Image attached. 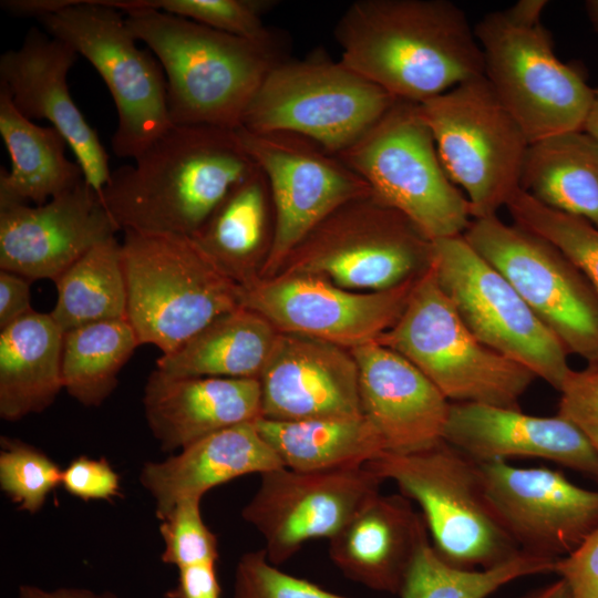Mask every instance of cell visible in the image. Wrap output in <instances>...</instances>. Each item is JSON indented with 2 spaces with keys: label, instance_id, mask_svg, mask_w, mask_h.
Masks as SVG:
<instances>
[{
  "label": "cell",
  "instance_id": "cell-1",
  "mask_svg": "<svg viewBox=\"0 0 598 598\" xmlns=\"http://www.w3.org/2000/svg\"><path fill=\"white\" fill-rule=\"evenodd\" d=\"M334 37L339 60L396 100L422 103L484 75L474 28L447 0H357Z\"/></svg>",
  "mask_w": 598,
  "mask_h": 598
},
{
  "label": "cell",
  "instance_id": "cell-2",
  "mask_svg": "<svg viewBox=\"0 0 598 598\" xmlns=\"http://www.w3.org/2000/svg\"><path fill=\"white\" fill-rule=\"evenodd\" d=\"M112 171L101 200L120 230L194 237L257 165L236 130L173 125Z\"/></svg>",
  "mask_w": 598,
  "mask_h": 598
},
{
  "label": "cell",
  "instance_id": "cell-3",
  "mask_svg": "<svg viewBox=\"0 0 598 598\" xmlns=\"http://www.w3.org/2000/svg\"><path fill=\"white\" fill-rule=\"evenodd\" d=\"M125 21L165 73L174 125L239 128L267 73L288 59L281 38L252 42L151 9L125 12Z\"/></svg>",
  "mask_w": 598,
  "mask_h": 598
},
{
  "label": "cell",
  "instance_id": "cell-4",
  "mask_svg": "<svg viewBox=\"0 0 598 598\" xmlns=\"http://www.w3.org/2000/svg\"><path fill=\"white\" fill-rule=\"evenodd\" d=\"M7 9L14 17L35 18L97 71L116 107L115 156L134 159L174 125L163 69L136 45L123 11L104 0H10Z\"/></svg>",
  "mask_w": 598,
  "mask_h": 598
},
{
  "label": "cell",
  "instance_id": "cell-5",
  "mask_svg": "<svg viewBox=\"0 0 598 598\" xmlns=\"http://www.w3.org/2000/svg\"><path fill=\"white\" fill-rule=\"evenodd\" d=\"M121 252L126 318L140 343L162 354L241 307L243 287L194 237L124 231Z\"/></svg>",
  "mask_w": 598,
  "mask_h": 598
},
{
  "label": "cell",
  "instance_id": "cell-6",
  "mask_svg": "<svg viewBox=\"0 0 598 598\" xmlns=\"http://www.w3.org/2000/svg\"><path fill=\"white\" fill-rule=\"evenodd\" d=\"M365 466L419 505L434 549L448 564L491 568L522 551L488 498L478 462L443 439L384 451Z\"/></svg>",
  "mask_w": 598,
  "mask_h": 598
},
{
  "label": "cell",
  "instance_id": "cell-7",
  "mask_svg": "<svg viewBox=\"0 0 598 598\" xmlns=\"http://www.w3.org/2000/svg\"><path fill=\"white\" fill-rule=\"evenodd\" d=\"M377 342L413 363L453 402L520 409L519 399L536 379L470 330L431 265L415 280L398 321Z\"/></svg>",
  "mask_w": 598,
  "mask_h": 598
},
{
  "label": "cell",
  "instance_id": "cell-8",
  "mask_svg": "<svg viewBox=\"0 0 598 598\" xmlns=\"http://www.w3.org/2000/svg\"><path fill=\"white\" fill-rule=\"evenodd\" d=\"M336 156L377 199L406 216L431 241L467 229L468 200L447 176L419 103L396 100Z\"/></svg>",
  "mask_w": 598,
  "mask_h": 598
},
{
  "label": "cell",
  "instance_id": "cell-9",
  "mask_svg": "<svg viewBox=\"0 0 598 598\" xmlns=\"http://www.w3.org/2000/svg\"><path fill=\"white\" fill-rule=\"evenodd\" d=\"M395 101L340 60L317 50L301 60L288 58L267 73L240 127L256 133L296 134L337 155Z\"/></svg>",
  "mask_w": 598,
  "mask_h": 598
},
{
  "label": "cell",
  "instance_id": "cell-10",
  "mask_svg": "<svg viewBox=\"0 0 598 598\" xmlns=\"http://www.w3.org/2000/svg\"><path fill=\"white\" fill-rule=\"evenodd\" d=\"M484 76L529 144L584 130L595 89L582 72L561 62L542 24L514 19L506 10L485 14L474 27Z\"/></svg>",
  "mask_w": 598,
  "mask_h": 598
},
{
  "label": "cell",
  "instance_id": "cell-11",
  "mask_svg": "<svg viewBox=\"0 0 598 598\" xmlns=\"http://www.w3.org/2000/svg\"><path fill=\"white\" fill-rule=\"evenodd\" d=\"M420 104L441 163L466 193L473 219L496 215L519 189L529 142L478 76Z\"/></svg>",
  "mask_w": 598,
  "mask_h": 598
},
{
  "label": "cell",
  "instance_id": "cell-12",
  "mask_svg": "<svg viewBox=\"0 0 598 598\" xmlns=\"http://www.w3.org/2000/svg\"><path fill=\"white\" fill-rule=\"evenodd\" d=\"M431 245L406 216L369 195L317 226L288 258L287 272L317 275L357 292L384 291L421 276L431 265Z\"/></svg>",
  "mask_w": 598,
  "mask_h": 598
},
{
  "label": "cell",
  "instance_id": "cell-13",
  "mask_svg": "<svg viewBox=\"0 0 598 598\" xmlns=\"http://www.w3.org/2000/svg\"><path fill=\"white\" fill-rule=\"evenodd\" d=\"M467 244L515 288L568 353L598 360V293L556 246L497 215L472 219Z\"/></svg>",
  "mask_w": 598,
  "mask_h": 598
},
{
  "label": "cell",
  "instance_id": "cell-14",
  "mask_svg": "<svg viewBox=\"0 0 598 598\" xmlns=\"http://www.w3.org/2000/svg\"><path fill=\"white\" fill-rule=\"evenodd\" d=\"M431 267L463 321L483 343L526 367L557 391L561 389L571 370L569 353L463 235L433 240Z\"/></svg>",
  "mask_w": 598,
  "mask_h": 598
},
{
  "label": "cell",
  "instance_id": "cell-15",
  "mask_svg": "<svg viewBox=\"0 0 598 598\" xmlns=\"http://www.w3.org/2000/svg\"><path fill=\"white\" fill-rule=\"evenodd\" d=\"M237 136L264 173L275 208V226L261 271L270 276L306 237L344 204L372 195L370 186L338 156L291 133Z\"/></svg>",
  "mask_w": 598,
  "mask_h": 598
},
{
  "label": "cell",
  "instance_id": "cell-16",
  "mask_svg": "<svg viewBox=\"0 0 598 598\" xmlns=\"http://www.w3.org/2000/svg\"><path fill=\"white\" fill-rule=\"evenodd\" d=\"M417 278L384 291L357 292L317 275L286 271L275 279L255 277L241 286V306L279 332L350 350L377 342L398 321Z\"/></svg>",
  "mask_w": 598,
  "mask_h": 598
},
{
  "label": "cell",
  "instance_id": "cell-17",
  "mask_svg": "<svg viewBox=\"0 0 598 598\" xmlns=\"http://www.w3.org/2000/svg\"><path fill=\"white\" fill-rule=\"evenodd\" d=\"M383 482L365 465L330 472L283 466L260 475L241 517L264 537L267 558L278 566L307 542L334 536Z\"/></svg>",
  "mask_w": 598,
  "mask_h": 598
},
{
  "label": "cell",
  "instance_id": "cell-18",
  "mask_svg": "<svg viewBox=\"0 0 598 598\" xmlns=\"http://www.w3.org/2000/svg\"><path fill=\"white\" fill-rule=\"evenodd\" d=\"M489 501L520 550L561 558L598 527V491L559 470L478 462Z\"/></svg>",
  "mask_w": 598,
  "mask_h": 598
},
{
  "label": "cell",
  "instance_id": "cell-19",
  "mask_svg": "<svg viewBox=\"0 0 598 598\" xmlns=\"http://www.w3.org/2000/svg\"><path fill=\"white\" fill-rule=\"evenodd\" d=\"M118 230L85 179L42 205L0 204V269L55 281Z\"/></svg>",
  "mask_w": 598,
  "mask_h": 598
},
{
  "label": "cell",
  "instance_id": "cell-20",
  "mask_svg": "<svg viewBox=\"0 0 598 598\" xmlns=\"http://www.w3.org/2000/svg\"><path fill=\"white\" fill-rule=\"evenodd\" d=\"M78 56L70 44L31 28L18 49L0 56V85L24 117L47 120L63 135L85 182L101 196L112 171L96 131L70 94L68 75Z\"/></svg>",
  "mask_w": 598,
  "mask_h": 598
},
{
  "label": "cell",
  "instance_id": "cell-21",
  "mask_svg": "<svg viewBox=\"0 0 598 598\" xmlns=\"http://www.w3.org/2000/svg\"><path fill=\"white\" fill-rule=\"evenodd\" d=\"M258 380L265 419L363 415L358 365L351 351L343 347L279 332Z\"/></svg>",
  "mask_w": 598,
  "mask_h": 598
},
{
  "label": "cell",
  "instance_id": "cell-22",
  "mask_svg": "<svg viewBox=\"0 0 598 598\" xmlns=\"http://www.w3.org/2000/svg\"><path fill=\"white\" fill-rule=\"evenodd\" d=\"M443 440L476 462L543 458L598 482V452L571 422L535 416L520 409L453 402Z\"/></svg>",
  "mask_w": 598,
  "mask_h": 598
},
{
  "label": "cell",
  "instance_id": "cell-23",
  "mask_svg": "<svg viewBox=\"0 0 598 598\" xmlns=\"http://www.w3.org/2000/svg\"><path fill=\"white\" fill-rule=\"evenodd\" d=\"M350 351L358 365L362 414L385 451L410 452L443 439L451 403L413 363L378 342Z\"/></svg>",
  "mask_w": 598,
  "mask_h": 598
},
{
  "label": "cell",
  "instance_id": "cell-24",
  "mask_svg": "<svg viewBox=\"0 0 598 598\" xmlns=\"http://www.w3.org/2000/svg\"><path fill=\"white\" fill-rule=\"evenodd\" d=\"M143 406L163 452L262 417L260 383L254 378H177L154 369L145 383Z\"/></svg>",
  "mask_w": 598,
  "mask_h": 598
},
{
  "label": "cell",
  "instance_id": "cell-25",
  "mask_svg": "<svg viewBox=\"0 0 598 598\" xmlns=\"http://www.w3.org/2000/svg\"><path fill=\"white\" fill-rule=\"evenodd\" d=\"M427 537L425 522L408 497L379 493L329 539V556L350 580L399 596Z\"/></svg>",
  "mask_w": 598,
  "mask_h": 598
},
{
  "label": "cell",
  "instance_id": "cell-26",
  "mask_svg": "<svg viewBox=\"0 0 598 598\" xmlns=\"http://www.w3.org/2000/svg\"><path fill=\"white\" fill-rule=\"evenodd\" d=\"M283 467L255 422L234 425L203 437L164 461L145 462L140 483L155 503L161 520L179 502L199 498L240 476Z\"/></svg>",
  "mask_w": 598,
  "mask_h": 598
},
{
  "label": "cell",
  "instance_id": "cell-27",
  "mask_svg": "<svg viewBox=\"0 0 598 598\" xmlns=\"http://www.w3.org/2000/svg\"><path fill=\"white\" fill-rule=\"evenodd\" d=\"M64 332L32 311L0 332V416L10 422L47 410L63 389Z\"/></svg>",
  "mask_w": 598,
  "mask_h": 598
},
{
  "label": "cell",
  "instance_id": "cell-28",
  "mask_svg": "<svg viewBox=\"0 0 598 598\" xmlns=\"http://www.w3.org/2000/svg\"><path fill=\"white\" fill-rule=\"evenodd\" d=\"M0 134L11 161L10 169L0 172V204L42 205L84 179L65 154L63 135L24 117L1 85Z\"/></svg>",
  "mask_w": 598,
  "mask_h": 598
},
{
  "label": "cell",
  "instance_id": "cell-29",
  "mask_svg": "<svg viewBox=\"0 0 598 598\" xmlns=\"http://www.w3.org/2000/svg\"><path fill=\"white\" fill-rule=\"evenodd\" d=\"M278 333L266 318L241 306L162 354L156 369L177 378L259 379Z\"/></svg>",
  "mask_w": 598,
  "mask_h": 598
},
{
  "label": "cell",
  "instance_id": "cell-30",
  "mask_svg": "<svg viewBox=\"0 0 598 598\" xmlns=\"http://www.w3.org/2000/svg\"><path fill=\"white\" fill-rule=\"evenodd\" d=\"M519 188L549 208L598 227V142L577 130L530 143Z\"/></svg>",
  "mask_w": 598,
  "mask_h": 598
},
{
  "label": "cell",
  "instance_id": "cell-31",
  "mask_svg": "<svg viewBox=\"0 0 598 598\" xmlns=\"http://www.w3.org/2000/svg\"><path fill=\"white\" fill-rule=\"evenodd\" d=\"M255 425L285 467L298 472H330L364 466L385 451L364 415L276 421Z\"/></svg>",
  "mask_w": 598,
  "mask_h": 598
},
{
  "label": "cell",
  "instance_id": "cell-32",
  "mask_svg": "<svg viewBox=\"0 0 598 598\" xmlns=\"http://www.w3.org/2000/svg\"><path fill=\"white\" fill-rule=\"evenodd\" d=\"M269 196L267 179L257 166L231 189L194 236L240 286L255 277L251 270L266 240Z\"/></svg>",
  "mask_w": 598,
  "mask_h": 598
},
{
  "label": "cell",
  "instance_id": "cell-33",
  "mask_svg": "<svg viewBox=\"0 0 598 598\" xmlns=\"http://www.w3.org/2000/svg\"><path fill=\"white\" fill-rule=\"evenodd\" d=\"M54 282L56 302L50 315L63 332L126 318V282L115 236L86 251Z\"/></svg>",
  "mask_w": 598,
  "mask_h": 598
},
{
  "label": "cell",
  "instance_id": "cell-34",
  "mask_svg": "<svg viewBox=\"0 0 598 598\" xmlns=\"http://www.w3.org/2000/svg\"><path fill=\"white\" fill-rule=\"evenodd\" d=\"M140 344L127 318L93 322L65 331L63 389L84 406L102 405L116 388L120 371Z\"/></svg>",
  "mask_w": 598,
  "mask_h": 598
},
{
  "label": "cell",
  "instance_id": "cell-35",
  "mask_svg": "<svg viewBox=\"0 0 598 598\" xmlns=\"http://www.w3.org/2000/svg\"><path fill=\"white\" fill-rule=\"evenodd\" d=\"M557 559L520 551L491 568L467 569L445 561L430 536L421 544L405 576L400 598H487L519 578L554 573Z\"/></svg>",
  "mask_w": 598,
  "mask_h": 598
},
{
  "label": "cell",
  "instance_id": "cell-36",
  "mask_svg": "<svg viewBox=\"0 0 598 598\" xmlns=\"http://www.w3.org/2000/svg\"><path fill=\"white\" fill-rule=\"evenodd\" d=\"M514 224L556 246L598 293V227L585 218L549 208L520 188L506 205Z\"/></svg>",
  "mask_w": 598,
  "mask_h": 598
},
{
  "label": "cell",
  "instance_id": "cell-37",
  "mask_svg": "<svg viewBox=\"0 0 598 598\" xmlns=\"http://www.w3.org/2000/svg\"><path fill=\"white\" fill-rule=\"evenodd\" d=\"M106 3L124 13L136 9L163 11L252 42L280 39L264 23L265 14L276 6L272 0H106Z\"/></svg>",
  "mask_w": 598,
  "mask_h": 598
},
{
  "label": "cell",
  "instance_id": "cell-38",
  "mask_svg": "<svg viewBox=\"0 0 598 598\" xmlns=\"http://www.w3.org/2000/svg\"><path fill=\"white\" fill-rule=\"evenodd\" d=\"M62 470L41 450L20 440L1 437L0 487L19 509L38 513L61 485Z\"/></svg>",
  "mask_w": 598,
  "mask_h": 598
},
{
  "label": "cell",
  "instance_id": "cell-39",
  "mask_svg": "<svg viewBox=\"0 0 598 598\" xmlns=\"http://www.w3.org/2000/svg\"><path fill=\"white\" fill-rule=\"evenodd\" d=\"M200 501L184 499L159 520L163 563L179 569L219 559L218 539L203 519Z\"/></svg>",
  "mask_w": 598,
  "mask_h": 598
},
{
  "label": "cell",
  "instance_id": "cell-40",
  "mask_svg": "<svg viewBox=\"0 0 598 598\" xmlns=\"http://www.w3.org/2000/svg\"><path fill=\"white\" fill-rule=\"evenodd\" d=\"M233 598H350L287 574L271 564L265 549L244 554L235 569Z\"/></svg>",
  "mask_w": 598,
  "mask_h": 598
},
{
  "label": "cell",
  "instance_id": "cell-41",
  "mask_svg": "<svg viewBox=\"0 0 598 598\" xmlns=\"http://www.w3.org/2000/svg\"><path fill=\"white\" fill-rule=\"evenodd\" d=\"M559 392L557 414L576 425L598 452V360L571 369Z\"/></svg>",
  "mask_w": 598,
  "mask_h": 598
},
{
  "label": "cell",
  "instance_id": "cell-42",
  "mask_svg": "<svg viewBox=\"0 0 598 598\" xmlns=\"http://www.w3.org/2000/svg\"><path fill=\"white\" fill-rule=\"evenodd\" d=\"M61 485L83 501H112L121 495V478L103 457H75L62 470Z\"/></svg>",
  "mask_w": 598,
  "mask_h": 598
},
{
  "label": "cell",
  "instance_id": "cell-43",
  "mask_svg": "<svg viewBox=\"0 0 598 598\" xmlns=\"http://www.w3.org/2000/svg\"><path fill=\"white\" fill-rule=\"evenodd\" d=\"M554 573L566 582L570 598H598V527L556 560Z\"/></svg>",
  "mask_w": 598,
  "mask_h": 598
},
{
  "label": "cell",
  "instance_id": "cell-44",
  "mask_svg": "<svg viewBox=\"0 0 598 598\" xmlns=\"http://www.w3.org/2000/svg\"><path fill=\"white\" fill-rule=\"evenodd\" d=\"M34 311L31 306L30 280L0 269V329Z\"/></svg>",
  "mask_w": 598,
  "mask_h": 598
},
{
  "label": "cell",
  "instance_id": "cell-45",
  "mask_svg": "<svg viewBox=\"0 0 598 598\" xmlns=\"http://www.w3.org/2000/svg\"><path fill=\"white\" fill-rule=\"evenodd\" d=\"M166 598H220V585L216 564H196L178 569L175 588L165 594Z\"/></svg>",
  "mask_w": 598,
  "mask_h": 598
},
{
  "label": "cell",
  "instance_id": "cell-46",
  "mask_svg": "<svg viewBox=\"0 0 598 598\" xmlns=\"http://www.w3.org/2000/svg\"><path fill=\"white\" fill-rule=\"evenodd\" d=\"M17 598H122L114 592H97L86 588L60 587L44 589L35 585L23 584L19 586Z\"/></svg>",
  "mask_w": 598,
  "mask_h": 598
},
{
  "label": "cell",
  "instance_id": "cell-47",
  "mask_svg": "<svg viewBox=\"0 0 598 598\" xmlns=\"http://www.w3.org/2000/svg\"><path fill=\"white\" fill-rule=\"evenodd\" d=\"M547 4L546 0H519L506 11L520 22L537 23L542 22L540 17Z\"/></svg>",
  "mask_w": 598,
  "mask_h": 598
},
{
  "label": "cell",
  "instance_id": "cell-48",
  "mask_svg": "<svg viewBox=\"0 0 598 598\" xmlns=\"http://www.w3.org/2000/svg\"><path fill=\"white\" fill-rule=\"evenodd\" d=\"M518 598H570L566 582L558 578L557 580L535 588Z\"/></svg>",
  "mask_w": 598,
  "mask_h": 598
},
{
  "label": "cell",
  "instance_id": "cell-49",
  "mask_svg": "<svg viewBox=\"0 0 598 598\" xmlns=\"http://www.w3.org/2000/svg\"><path fill=\"white\" fill-rule=\"evenodd\" d=\"M584 130L598 142V87L595 89L594 101Z\"/></svg>",
  "mask_w": 598,
  "mask_h": 598
},
{
  "label": "cell",
  "instance_id": "cell-50",
  "mask_svg": "<svg viewBox=\"0 0 598 598\" xmlns=\"http://www.w3.org/2000/svg\"><path fill=\"white\" fill-rule=\"evenodd\" d=\"M585 9L592 28L598 32V0L586 1Z\"/></svg>",
  "mask_w": 598,
  "mask_h": 598
}]
</instances>
